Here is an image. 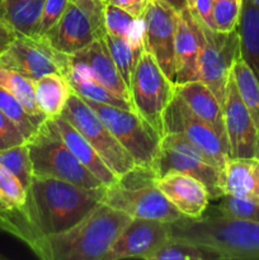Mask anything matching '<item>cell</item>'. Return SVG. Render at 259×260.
Returning <instances> with one entry per match:
<instances>
[{"label": "cell", "instance_id": "6da1fadb", "mask_svg": "<svg viewBox=\"0 0 259 260\" xmlns=\"http://www.w3.org/2000/svg\"><path fill=\"white\" fill-rule=\"evenodd\" d=\"M106 188H83L55 178L33 177L23 207L0 211V230L27 245L40 236L62 233L103 201Z\"/></svg>", "mask_w": 259, "mask_h": 260}, {"label": "cell", "instance_id": "7a4b0ae2", "mask_svg": "<svg viewBox=\"0 0 259 260\" xmlns=\"http://www.w3.org/2000/svg\"><path fill=\"white\" fill-rule=\"evenodd\" d=\"M132 217L101 202L62 233L36 238L29 248L43 260H103Z\"/></svg>", "mask_w": 259, "mask_h": 260}, {"label": "cell", "instance_id": "3957f363", "mask_svg": "<svg viewBox=\"0 0 259 260\" xmlns=\"http://www.w3.org/2000/svg\"><path fill=\"white\" fill-rule=\"evenodd\" d=\"M173 240L203 246L218 259H259V222L213 213L200 218L183 216L170 223Z\"/></svg>", "mask_w": 259, "mask_h": 260}, {"label": "cell", "instance_id": "277c9868", "mask_svg": "<svg viewBox=\"0 0 259 260\" xmlns=\"http://www.w3.org/2000/svg\"><path fill=\"white\" fill-rule=\"evenodd\" d=\"M151 170L136 167L106 188L102 202L123 211L132 218H144L173 223L183 217L155 184Z\"/></svg>", "mask_w": 259, "mask_h": 260}, {"label": "cell", "instance_id": "5b68a950", "mask_svg": "<svg viewBox=\"0 0 259 260\" xmlns=\"http://www.w3.org/2000/svg\"><path fill=\"white\" fill-rule=\"evenodd\" d=\"M27 146L33 177L55 178L83 188L106 187L74 156L48 118L28 140Z\"/></svg>", "mask_w": 259, "mask_h": 260}, {"label": "cell", "instance_id": "8992f818", "mask_svg": "<svg viewBox=\"0 0 259 260\" xmlns=\"http://www.w3.org/2000/svg\"><path fill=\"white\" fill-rule=\"evenodd\" d=\"M84 101L134 157L136 167L154 173L163 135L135 111L96 103L88 99Z\"/></svg>", "mask_w": 259, "mask_h": 260}, {"label": "cell", "instance_id": "52a82bcc", "mask_svg": "<svg viewBox=\"0 0 259 260\" xmlns=\"http://www.w3.org/2000/svg\"><path fill=\"white\" fill-rule=\"evenodd\" d=\"M104 0H69L58 22L43 36L55 50L74 55L106 35Z\"/></svg>", "mask_w": 259, "mask_h": 260}, {"label": "cell", "instance_id": "ba28073f", "mask_svg": "<svg viewBox=\"0 0 259 260\" xmlns=\"http://www.w3.org/2000/svg\"><path fill=\"white\" fill-rule=\"evenodd\" d=\"M61 116L85 137L117 177H123L136 168L134 157L119 144L98 114L73 89Z\"/></svg>", "mask_w": 259, "mask_h": 260}, {"label": "cell", "instance_id": "9c48e42d", "mask_svg": "<svg viewBox=\"0 0 259 260\" xmlns=\"http://www.w3.org/2000/svg\"><path fill=\"white\" fill-rule=\"evenodd\" d=\"M128 86L135 112L163 135L164 113L175 94V84L146 48L135 65Z\"/></svg>", "mask_w": 259, "mask_h": 260}, {"label": "cell", "instance_id": "30bf717a", "mask_svg": "<svg viewBox=\"0 0 259 260\" xmlns=\"http://www.w3.org/2000/svg\"><path fill=\"white\" fill-rule=\"evenodd\" d=\"M174 172L197 178L206 185L211 201L223 196L220 188V168L215 167L207 156L190 144L183 135L165 132L161 137L154 174L159 178Z\"/></svg>", "mask_w": 259, "mask_h": 260}, {"label": "cell", "instance_id": "8fae6325", "mask_svg": "<svg viewBox=\"0 0 259 260\" xmlns=\"http://www.w3.org/2000/svg\"><path fill=\"white\" fill-rule=\"evenodd\" d=\"M193 15L197 20L201 36L198 80L205 83L222 104L233 65L240 56L238 28L231 32H218L203 24L196 14Z\"/></svg>", "mask_w": 259, "mask_h": 260}, {"label": "cell", "instance_id": "7c38bea8", "mask_svg": "<svg viewBox=\"0 0 259 260\" xmlns=\"http://www.w3.org/2000/svg\"><path fill=\"white\" fill-rule=\"evenodd\" d=\"M69 66V55L58 52L40 37L17 36L7 51L0 55V68L22 74L33 81L53 73L65 76Z\"/></svg>", "mask_w": 259, "mask_h": 260}, {"label": "cell", "instance_id": "4fadbf2b", "mask_svg": "<svg viewBox=\"0 0 259 260\" xmlns=\"http://www.w3.org/2000/svg\"><path fill=\"white\" fill-rule=\"evenodd\" d=\"M183 135L192 145L207 156L215 167L222 168L230 152L215 131L198 118L177 93L164 113V131Z\"/></svg>", "mask_w": 259, "mask_h": 260}, {"label": "cell", "instance_id": "5bb4252c", "mask_svg": "<svg viewBox=\"0 0 259 260\" xmlns=\"http://www.w3.org/2000/svg\"><path fill=\"white\" fill-rule=\"evenodd\" d=\"M141 18L145 23V48L175 84L177 13L161 3L149 0Z\"/></svg>", "mask_w": 259, "mask_h": 260}, {"label": "cell", "instance_id": "9a60e30c", "mask_svg": "<svg viewBox=\"0 0 259 260\" xmlns=\"http://www.w3.org/2000/svg\"><path fill=\"white\" fill-rule=\"evenodd\" d=\"M172 239L170 223L132 218L123 229L103 260L149 258Z\"/></svg>", "mask_w": 259, "mask_h": 260}, {"label": "cell", "instance_id": "2e32d148", "mask_svg": "<svg viewBox=\"0 0 259 260\" xmlns=\"http://www.w3.org/2000/svg\"><path fill=\"white\" fill-rule=\"evenodd\" d=\"M222 109L226 135L230 146V157H255V126L239 94L233 71L226 84Z\"/></svg>", "mask_w": 259, "mask_h": 260}, {"label": "cell", "instance_id": "e0dca14e", "mask_svg": "<svg viewBox=\"0 0 259 260\" xmlns=\"http://www.w3.org/2000/svg\"><path fill=\"white\" fill-rule=\"evenodd\" d=\"M155 184L184 217L200 218L210 205V193L202 182L183 173L155 178Z\"/></svg>", "mask_w": 259, "mask_h": 260}, {"label": "cell", "instance_id": "ac0fdd59", "mask_svg": "<svg viewBox=\"0 0 259 260\" xmlns=\"http://www.w3.org/2000/svg\"><path fill=\"white\" fill-rule=\"evenodd\" d=\"M69 57H70L71 62L79 63L85 68L93 78H95L109 90L122 96L126 101L131 102L128 85L117 69L103 37L96 38L90 45L75 52L74 55H70Z\"/></svg>", "mask_w": 259, "mask_h": 260}, {"label": "cell", "instance_id": "d6986e66", "mask_svg": "<svg viewBox=\"0 0 259 260\" xmlns=\"http://www.w3.org/2000/svg\"><path fill=\"white\" fill-rule=\"evenodd\" d=\"M201 36L197 20L189 9L177 13L175 28V85L198 80Z\"/></svg>", "mask_w": 259, "mask_h": 260}, {"label": "cell", "instance_id": "ffe728a7", "mask_svg": "<svg viewBox=\"0 0 259 260\" xmlns=\"http://www.w3.org/2000/svg\"><path fill=\"white\" fill-rule=\"evenodd\" d=\"M175 93L183 99L190 111L208 124L217 134L222 144L230 152L225 121H223L222 104L220 103L210 88L201 80H192L188 83L175 85Z\"/></svg>", "mask_w": 259, "mask_h": 260}, {"label": "cell", "instance_id": "44dd1931", "mask_svg": "<svg viewBox=\"0 0 259 260\" xmlns=\"http://www.w3.org/2000/svg\"><path fill=\"white\" fill-rule=\"evenodd\" d=\"M222 194H230L259 205V159L230 157L220 172Z\"/></svg>", "mask_w": 259, "mask_h": 260}, {"label": "cell", "instance_id": "7402d4cb", "mask_svg": "<svg viewBox=\"0 0 259 260\" xmlns=\"http://www.w3.org/2000/svg\"><path fill=\"white\" fill-rule=\"evenodd\" d=\"M56 131L63 140L66 146L69 147L74 156L89 170L93 175H95L106 187L116 184L119 178L112 172L108 165L102 160L98 152L93 149L90 144L86 141L85 137L73 126L69 121H66L62 116H57L55 118H48Z\"/></svg>", "mask_w": 259, "mask_h": 260}, {"label": "cell", "instance_id": "603a6c76", "mask_svg": "<svg viewBox=\"0 0 259 260\" xmlns=\"http://www.w3.org/2000/svg\"><path fill=\"white\" fill-rule=\"evenodd\" d=\"M65 78L71 89L75 93H78L81 98L96 102V103L108 104V106L135 111L134 104L131 102L126 101L122 96L117 95L116 93L109 90L108 88H106L103 84L99 83L95 78H93L85 68H83L79 63H74L70 61V66L66 71Z\"/></svg>", "mask_w": 259, "mask_h": 260}, {"label": "cell", "instance_id": "cb8c5ba5", "mask_svg": "<svg viewBox=\"0 0 259 260\" xmlns=\"http://www.w3.org/2000/svg\"><path fill=\"white\" fill-rule=\"evenodd\" d=\"M46 0H3L0 19L17 36L37 38L38 25Z\"/></svg>", "mask_w": 259, "mask_h": 260}, {"label": "cell", "instance_id": "d4e9b609", "mask_svg": "<svg viewBox=\"0 0 259 260\" xmlns=\"http://www.w3.org/2000/svg\"><path fill=\"white\" fill-rule=\"evenodd\" d=\"M238 32L240 56L259 81V8L253 0L241 2Z\"/></svg>", "mask_w": 259, "mask_h": 260}, {"label": "cell", "instance_id": "484cf974", "mask_svg": "<svg viewBox=\"0 0 259 260\" xmlns=\"http://www.w3.org/2000/svg\"><path fill=\"white\" fill-rule=\"evenodd\" d=\"M104 25L107 33L124 38L139 56L145 50V23L142 18L134 17L126 10L106 3Z\"/></svg>", "mask_w": 259, "mask_h": 260}, {"label": "cell", "instance_id": "4316f807", "mask_svg": "<svg viewBox=\"0 0 259 260\" xmlns=\"http://www.w3.org/2000/svg\"><path fill=\"white\" fill-rule=\"evenodd\" d=\"M36 101L47 118L61 116L71 93V86L61 74H47L33 81Z\"/></svg>", "mask_w": 259, "mask_h": 260}, {"label": "cell", "instance_id": "83f0119b", "mask_svg": "<svg viewBox=\"0 0 259 260\" xmlns=\"http://www.w3.org/2000/svg\"><path fill=\"white\" fill-rule=\"evenodd\" d=\"M233 75L238 86L239 94L250 113L256 131L255 157L259 159V81L251 69L239 56L233 65Z\"/></svg>", "mask_w": 259, "mask_h": 260}, {"label": "cell", "instance_id": "f1b7e54d", "mask_svg": "<svg viewBox=\"0 0 259 260\" xmlns=\"http://www.w3.org/2000/svg\"><path fill=\"white\" fill-rule=\"evenodd\" d=\"M0 86L9 91L23 104L25 111L35 119L38 127L47 119L46 114L41 111L37 101H36L33 80L25 78L19 73L0 68Z\"/></svg>", "mask_w": 259, "mask_h": 260}, {"label": "cell", "instance_id": "f546056e", "mask_svg": "<svg viewBox=\"0 0 259 260\" xmlns=\"http://www.w3.org/2000/svg\"><path fill=\"white\" fill-rule=\"evenodd\" d=\"M210 260L218 259L213 251L187 243L182 240H173L170 239L167 244L157 249L154 254L147 258V260Z\"/></svg>", "mask_w": 259, "mask_h": 260}, {"label": "cell", "instance_id": "4dcf8cb0", "mask_svg": "<svg viewBox=\"0 0 259 260\" xmlns=\"http://www.w3.org/2000/svg\"><path fill=\"white\" fill-rule=\"evenodd\" d=\"M0 164L17 177L25 189L29 187L33 172L27 142L10 149L0 150Z\"/></svg>", "mask_w": 259, "mask_h": 260}, {"label": "cell", "instance_id": "1f68e13d", "mask_svg": "<svg viewBox=\"0 0 259 260\" xmlns=\"http://www.w3.org/2000/svg\"><path fill=\"white\" fill-rule=\"evenodd\" d=\"M0 111L14 122L27 141L37 132L38 126L30 114L25 111L23 104L2 86H0Z\"/></svg>", "mask_w": 259, "mask_h": 260}, {"label": "cell", "instance_id": "d6a6232c", "mask_svg": "<svg viewBox=\"0 0 259 260\" xmlns=\"http://www.w3.org/2000/svg\"><path fill=\"white\" fill-rule=\"evenodd\" d=\"M103 38L106 41L107 47H108L109 53H111L117 69L121 73L122 78L124 79L127 85H130V79H131L132 71H134V68L140 56L132 50L130 43L124 38L116 37V36H112L107 32L103 36Z\"/></svg>", "mask_w": 259, "mask_h": 260}, {"label": "cell", "instance_id": "836d02e7", "mask_svg": "<svg viewBox=\"0 0 259 260\" xmlns=\"http://www.w3.org/2000/svg\"><path fill=\"white\" fill-rule=\"evenodd\" d=\"M27 189L14 174L0 164V211H13L23 207Z\"/></svg>", "mask_w": 259, "mask_h": 260}, {"label": "cell", "instance_id": "e575fe53", "mask_svg": "<svg viewBox=\"0 0 259 260\" xmlns=\"http://www.w3.org/2000/svg\"><path fill=\"white\" fill-rule=\"evenodd\" d=\"M215 213L226 217L259 222V205L251 201L241 200L230 194H223L217 198Z\"/></svg>", "mask_w": 259, "mask_h": 260}, {"label": "cell", "instance_id": "d590c367", "mask_svg": "<svg viewBox=\"0 0 259 260\" xmlns=\"http://www.w3.org/2000/svg\"><path fill=\"white\" fill-rule=\"evenodd\" d=\"M241 2L239 0H213L212 17L216 30L231 32L238 28Z\"/></svg>", "mask_w": 259, "mask_h": 260}, {"label": "cell", "instance_id": "8d00e7d4", "mask_svg": "<svg viewBox=\"0 0 259 260\" xmlns=\"http://www.w3.org/2000/svg\"><path fill=\"white\" fill-rule=\"evenodd\" d=\"M68 4L69 0H46L42 15H41L40 25H38L37 37L42 38L58 22Z\"/></svg>", "mask_w": 259, "mask_h": 260}, {"label": "cell", "instance_id": "74e56055", "mask_svg": "<svg viewBox=\"0 0 259 260\" xmlns=\"http://www.w3.org/2000/svg\"><path fill=\"white\" fill-rule=\"evenodd\" d=\"M25 142L27 140L24 139L19 128L15 126L14 122L0 111V150L10 149V147L25 144Z\"/></svg>", "mask_w": 259, "mask_h": 260}, {"label": "cell", "instance_id": "f35d334b", "mask_svg": "<svg viewBox=\"0 0 259 260\" xmlns=\"http://www.w3.org/2000/svg\"><path fill=\"white\" fill-rule=\"evenodd\" d=\"M212 9H213V0H195L192 9H189L193 14L197 15L198 19L207 25L211 29L216 30L215 23H213L212 17Z\"/></svg>", "mask_w": 259, "mask_h": 260}, {"label": "cell", "instance_id": "ab89813d", "mask_svg": "<svg viewBox=\"0 0 259 260\" xmlns=\"http://www.w3.org/2000/svg\"><path fill=\"white\" fill-rule=\"evenodd\" d=\"M106 3L113 4L121 9L126 10L136 18H141L144 14L149 0H106Z\"/></svg>", "mask_w": 259, "mask_h": 260}, {"label": "cell", "instance_id": "60d3db41", "mask_svg": "<svg viewBox=\"0 0 259 260\" xmlns=\"http://www.w3.org/2000/svg\"><path fill=\"white\" fill-rule=\"evenodd\" d=\"M15 37H17V35L14 33V30L0 19V55H3L7 51V48L9 47V45Z\"/></svg>", "mask_w": 259, "mask_h": 260}, {"label": "cell", "instance_id": "b9f144b4", "mask_svg": "<svg viewBox=\"0 0 259 260\" xmlns=\"http://www.w3.org/2000/svg\"><path fill=\"white\" fill-rule=\"evenodd\" d=\"M155 2L167 5L168 8L173 9L175 13H182L184 10L189 9L188 0H155Z\"/></svg>", "mask_w": 259, "mask_h": 260}, {"label": "cell", "instance_id": "7bdbcfd3", "mask_svg": "<svg viewBox=\"0 0 259 260\" xmlns=\"http://www.w3.org/2000/svg\"><path fill=\"white\" fill-rule=\"evenodd\" d=\"M193 4H195V0H188V5H189V9H192Z\"/></svg>", "mask_w": 259, "mask_h": 260}, {"label": "cell", "instance_id": "ee69618b", "mask_svg": "<svg viewBox=\"0 0 259 260\" xmlns=\"http://www.w3.org/2000/svg\"><path fill=\"white\" fill-rule=\"evenodd\" d=\"M253 3L256 5V7L259 8V0H253Z\"/></svg>", "mask_w": 259, "mask_h": 260}, {"label": "cell", "instance_id": "f6af8a7d", "mask_svg": "<svg viewBox=\"0 0 259 260\" xmlns=\"http://www.w3.org/2000/svg\"><path fill=\"white\" fill-rule=\"evenodd\" d=\"M2 4H3V0H0V8H2Z\"/></svg>", "mask_w": 259, "mask_h": 260}, {"label": "cell", "instance_id": "bcb514c9", "mask_svg": "<svg viewBox=\"0 0 259 260\" xmlns=\"http://www.w3.org/2000/svg\"><path fill=\"white\" fill-rule=\"evenodd\" d=\"M2 259H3V256H2V255H0V260H2Z\"/></svg>", "mask_w": 259, "mask_h": 260}, {"label": "cell", "instance_id": "7dc6e473", "mask_svg": "<svg viewBox=\"0 0 259 260\" xmlns=\"http://www.w3.org/2000/svg\"><path fill=\"white\" fill-rule=\"evenodd\" d=\"M239 2H243V0H239Z\"/></svg>", "mask_w": 259, "mask_h": 260}, {"label": "cell", "instance_id": "c3c4849f", "mask_svg": "<svg viewBox=\"0 0 259 260\" xmlns=\"http://www.w3.org/2000/svg\"><path fill=\"white\" fill-rule=\"evenodd\" d=\"M104 2H106V0H104Z\"/></svg>", "mask_w": 259, "mask_h": 260}]
</instances>
